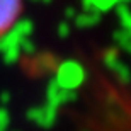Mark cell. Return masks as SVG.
Instances as JSON below:
<instances>
[{"mask_svg":"<svg viewBox=\"0 0 131 131\" xmlns=\"http://www.w3.org/2000/svg\"><path fill=\"white\" fill-rule=\"evenodd\" d=\"M22 10V0H0V38L15 26Z\"/></svg>","mask_w":131,"mask_h":131,"instance_id":"obj_1","label":"cell"},{"mask_svg":"<svg viewBox=\"0 0 131 131\" xmlns=\"http://www.w3.org/2000/svg\"><path fill=\"white\" fill-rule=\"evenodd\" d=\"M85 80V70L78 63H67L60 70V85H63L65 89H75L78 85H82Z\"/></svg>","mask_w":131,"mask_h":131,"instance_id":"obj_2","label":"cell"},{"mask_svg":"<svg viewBox=\"0 0 131 131\" xmlns=\"http://www.w3.org/2000/svg\"><path fill=\"white\" fill-rule=\"evenodd\" d=\"M106 63H107V67H109V70H112V73L116 75V78L123 83V85H129L131 83V70H129V67L119 63L116 58L106 60Z\"/></svg>","mask_w":131,"mask_h":131,"instance_id":"obj_3","label":"cell"}]
</instances>
